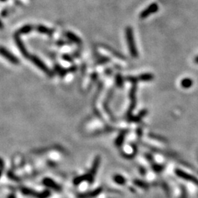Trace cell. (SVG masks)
Wrapping results in <instances>:
<instances>
[{
    "instance_id": "6da1fadb",
    "label": "cell",
    "mask_w": 198,
    "mask_h": 198,
    "mask_svg": "<svg viewBox=\"0 0 198 198\" xmlns=\"http://www.w3.org/2000/svg\"><path fill=\"white\" fill-rule=\"evenodd\" d=\"M126 38L130 55L134 58L138 57V50L135 43L134 32L131 27H127L126 29Z\"/></svg>"
},
{
    "instance_id": "7a4b0ae2",
    "label": "cell",
    "mask_w": 198,
    "mask_h": 198,
    "mask_svg": "<svg viewBox=\"0 0 198 198\" xmlns=\"http://www.w3.org/2000/svg\"><path fill=\"white\" fill-rule=\"evenodd\" d=\"M29 58H30V61L32 62L35 66H37L39 69H41L43 72H44L46 74H47L48 76H51L52 75H53V73H52L51 70H50L49 68L46 66V65L40 59L39 57H37L35 55H31L29 57Z\"/></svg>"
},
{
    "instance_id": "3957f363",
    "label": "cell",
    "mask_w": 198,
    "mask_h": 198,
    "mask_svg": "<svg viewBox=\"0 0 198 198\" xmlns=\"http://www.w3.org/2000/svg\"><path fill=\"white\" fill-rule=\"evenodd\" d=\"M23 195L27 196H32L36 198H48L50 196V192L49 191H44L43 192H37L33 189L28 188H23L22 189Z\"/></svg>"
},
{
    "instance_id": "277c9868",
    "label": "cell",
    "mask_w": 198,
    "mask_h": 198,
    "mask_svg": "<svg viewBox=\"0 0 198 198\" xmlns=\"http://www.w3.org/2000/svg\"><path fill=\"white\" fill-rule=\"evenodd\" d=\"M158 10V5L157 4L152 3L140 12V14H139V18L140 19H145V18H147L148 16L152 15V14L156 13Z\"/></svg>"
},
{
    "instance_id": "5b68a950",
    "label": "cell",
    "mask_w": 198,
    "mask_h": 198,
    "mask_svg": "<svg viewBox=\"0 0 198 198\" xmlns=\"http://www.w3.org/2000/svg\"><path fill=\"white\" fill-rule=\"evenodd\" d=\"M0 55L2 56L6 60L14 65H18L20 62L19 60L15 55H12L11 52L8 51L7 49H6L3 46H0Z\"/></svg>"
},
{
    "instance_id": "8992f818",
    "label": "cell",
    "mask_w": 198,
    "mask_h": 198,
    "mask_svg": "<svg viewBox=\"0 0 198 198\" xmlns=\"http://www.w3.org/2000/svg\"><path fill=\"white\" fill-rule=\"evenodd\" d=\"M14 40H15L16 44L17 46L18 49H19L21 53H22V55L25 57H30L27 49L25 47L24 43H23V41H22V39H21L19 35H18V33H16V34L14 35Z\"/></svg>"
},
{
    "instance_id": "52a82bcc",
    "label": "cell",
    "mask_w": 198,
    "mask_h": 198,
    "mask_svg": "<svg viewBox=\"0 0 198 198\" xmlns=\"http://www.w3.org/2000/svg\"><path fill=\"white\" fill-rule=\"evenodd\" d=\"M99 163H100V158L96 157L95 158L94 162H93V166H92L90 172H89V173L86 174L87 181H89L90 183H93V179H94V176H95V173H96L98 167H99Z\"/></svg>"
},
{
    "instance_id": "ba28073f",
    "label": "cell",
    "mask_w": 198,
    "mask_h": 198,
    "mask_svg": "<svg viewBox=\"0 0 198 198\" xmlns=\"http://www.w3.org/2000/svg\"><path fill=\"white\" fill-rule=\"evenodd\" d=\"M43 183L46 186L49 187L50 189H54V190L55 191H59L61 190V187H60L55 181H54L51 178H45L43 181Z\"/></svg>"
},
{
    "instance_id": "9c48e42d",
    "label": "cell",
    "mask_w": 198,
    "mask_h": 198,
    "mask_svg": "<svg viewBox=\"0 0 198 198\" xmlns=\"http://www.w3.org/2000/svg\"><path fill=\"white\" fill-rule=\"evenodd\" d=\"M102 191V189L99 188L98 189H95V190H93L90 191V192H87L85 194H81L78 196L79 198H93L96 197L101 193V191Z\"/></svg>"
},
{
    "instance_id": "30bf717a",
    "label": "cell",
    "mask_w": 198,
    "mask_h": 198,
    "mask_svg": "<svg viewBox=\"0 0 198 198\" xmlns=\"http://www.w3.org/2000/svg\"><path fill=\"white\" fill-rule=\"evenodd\" d=\"M65 35H66V37H67L69 39L70 41H71V42H74L78 45L82 44V40H81V38L79 36H77L76 35H75L74 32H67Z\"/></svg>"
},
{
    "instance_id": "8fae6325",
    "label": "cell",
    "mask_w": 198,
    "mask_h": 198,
    "mask_svg": "<svg viewBox=\"0 0 198 198\" xmlns=\"http://www.w3.org/2000/svg\"><path fill=\"white\" fill-rule=\"evenodd\" d=\"M33 30V27L30 24H27L23 26L22 27H21L18 31V35H22V34H27V33L32 32Z\"/></svg>"
},
{
    "instance_id": "7c38bea8",
    "label": "cell",
    "mask_w": 198,
    "mask_h": 198,
    "mask_svg": "<svg viewBox=\"0 0 198 198\" xmlns=\"http://www.w3.org/2000/svg\"><path fill=\"white\" fill-rule=\"evenodd\" d=\"M37 30L40 33H42V34H46V35H51L53 31L51 29L46 27L43 26V25H38L37 27Z\"/></svg>"
},
{
    "instance_id": "4fadbf2b",
    "label": "cell",
    "mask_w": 198,
    "mask_h": 198,
    "mask_svg": "<svg viewBox=\"0 0 198 198\" xmlns=\"http://www.w3.org/2000/svg\"><path fill=\"white\" fill-rule=\"evenodd\" d=\"M176 173H177V175H178L179 176L181 177V178L186 179V180H191V181H194V183H196L198 184V180H197L196 178H191V177H189L190 176H189L188 174L185 173V172H181V171H176Z\"/></svg>"
},
{
    "instance_id": "5bb4252c",
    "label": "cell",
    "mask_w": 198,
    "mask_h": 198,
    "mask_svg": "<svg viewBox=\"0 0 198 198\" xmlns=\"http://www.w3.org/2000/svg\"><path fill=\"white\" fill-rule=\"evenodd\" d=\"M192 84L193 82L191 79L186 78L181 81V86L184 87V88H189V87H190L192 85Z\"/></svg>"
},
{
    "instance_id": "9a60e30c",
    "label": "cell",
    "mask_w": 198,
    "mask_h": 198,
    "mask_svg": "<svg viewBox=\"0 0 198 198\" xmlns=\"http://www.w3.org/2000/svg\"><path fill=\"white\" fill-rule=\"evenodd\" d=\"M139 79L142 81H151L153 79V76L151 74H143L139 76Z\"/></svg>"
},
{
    "instance_id": "2e32d148",
    "label": "cell",
    "mask_w": 198,
    "mask_h": 198,
    "mask_svg": "<svg viewBox=\"0 0 198 198\" xmlns=\"http://www.w3.org/2000/svg\"><path fill=\"white\" fill-rule=\"evenodd\" d=\"M55 70H56V71H57V72L58 73V74H59L61 76H65V75L67 74V72H68V70L64 69V68L60 67V66H58V65H57V66H56V67H55Z\"/></svg>"
},
{
    "instance_id": "e0dca14e",
    "label": "cell",
    "mask_w": 198,
    "mask_h": 198,
    "mask_svg": "<svg viewBox=\"0 0 198 198\" xmlns=\"http://www.w3.org/2000/svg\"><path fill=\"white\" fill-rule=\"evenodd\" d=\"M114 179L117 183H120V184H123V183H124L125 181H126V180H125V179L120 176H116L114 178Z\"/></svg>"
},
{
    "instance_id": "ac0fdd59",
    "label": "cell",
    "mask_w": 198,
    "mask_h": 198,
    "mask_svg": "<svg viewBox=\"0 0 198 198\" xmlns=\"http://www.w3.org/2000/svg\"><path fill=\"white\" fill-rule=\"evenodd\" d=\"M123 77L120 74H118L116 76V82L117 84L119 85H123Z\"/></svg>"
},
{
    "instance_id": "d6986e66",
    "label": "cell",
    "mask_w": 198,
    "mask_h": 198,
    "mask_svg": "<svg viewBox=\"0 0 198 198\" xmlns=\"http://www.w3.org/2000/svg\"><path fill=\"white\" fill-rule=\"evenodd\" d=\"M63 57V59L65 60H66V61L72 62V58L70 57L68 55H63V57Z\"/></svg>"
},
{
    "instance_id": "ffe728a7",
    "label": "cell",
    "mask_w": 198,
    "mask_h": 198,
    "mask_svg": "<svg viewBox=\"0 0 198 198\" xmlns=\"http://www.w3.org/2000/svg\"><path fill=\"white\" fill-rule=\"evenodd\" d=\"M4 167H5V163H4V161L0 158V169H4Z\"/></svg>"
},
{
    "instance_id": "44dd1931",
    "label": "cell",
    "mask_w": 198,
    "mask_h": 198,
    "mask_svg": "<svg viewBox=\"0 0 198 198\" xmlns=\"http://www.w3.org/2000/svg\"><path fill=\"white\" fill-rule=\"evenodd\" d=\"M3 27H4L3 23L2 22L1 20H0V30H1V29H3Z\"/></svg>"
},
{
    "instance_id": "7402d4cb",
    "label": "cell",
    "mask_w": 198,
    "mask_h": 198,
    "mask_svg": "<svg viewBox=\"0 0 198 198\" xmlns=\"http://www.w3.org/2000/svg\"><path fill=\"white\" fill-rule=\"evenodd\" d=\"M7 198H16V197H15V195H13V194H12V195L8 196Z\"/></svg>"
},
{
    "instance_id": "603a6c76",
    "label": "cell",
    "mask_w": 198,
    "mask_h": 198,
    "mask_svg": "<svg viewBox=\"0 0 198 198\" xmlns=\"http://www.w3.org/2000/svg\"><path fill=\"white\" fill-rule=\"evenodd\" d=\"M195 63L198 64V56H197V57L195 58Z\"/></svg>"
},
{
    "instance_id": "cb8c5ba5",
    "label": "cell",
    "mask_w": 198,
    "mask_h": 198,
    "mask_svg": "<svg viewBox=\"0 0 198 198\" xmlns=\"http://www.w3.org/2000/svg\"><path fill=\"white\" fill-rule=\"evenodd\" d=\"M2 171H3L2 169H0V178H1L2 175Z\"/></svg>"
},
{
    "instance_id": "d4e9b609",
    "label": "cell",
    "mask_w": 198,
    "mask_h": 198,
    "mask_svg": "<svg viewBox=\"0 0 198 198\" xmlns=\"http://www.w3.org/2000/svg\"><path fill=\"white\" fill-rule=\"evenodd\" d=\"M0 1H1V2H5L6 0H0Z\"/></svg>"
}]
</instances>
